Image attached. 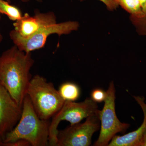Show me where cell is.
Wrapping results in <instances>:
<instances>
[{
    "label": "cell",
    "mask_w": 146,
    "mask_h": 146,
    "mask_svg": "<svg viewBox=\"0 0 146 146\" xmlns=\"http://www.w3.org/2000/svg\"><path fill=\"white\" fill-rule=\"evenodd\" d=\"M6 0H0V13L6 15L11 21L16 22L20 20L23 16L21 10Z\"/></svg>",
    "instance_id": "13"
},
{
    "label": "cell",
    "mask_w": 146,
    "mask_h": 146,
    "mask_svg": "<svg viewBox=\"0 0 146 146\" xmlns=\"http://www.w3.org/2000/svg\"><path fill=\"white\" fill-rule=\"evenodd\" d=\"M6 1H7L9 2H10V0H6ZM1 14L0 13V20H1Z\"/></svg>",
    "instance_id": "23"
},
{
    "label": "cell",
    "mask_w": 146,
    "mask_h": 146,
    "mask_svg": "<svg viewBox=\"0 0 146 146\" xmlns=\"http://www.w3.org/2000/svg\"><path fill=\"white\" fill-rule=\"evenodd\" d=\"M50 124L48 120L39 118L26 95L22 106L21 118L14 128L6 135L4 143L23 140L27 141L31 146H49Z\"/></svg>",
    "instance_id": "2"
},
{
    "label": "cell",
    "mask_w": 146,
    "mask_h": 146,
    "mask_svg": "<svg viewBox=\"0 0 146 146\" xmlns=\"http://www.w3.org/2000/svg\"><path fill=\"white\" fill-rule=\"evenodd\" d=\"M106 97V92L102 89H94L91 93V98L96 103L104 102Z\"/></svg>",
    "instance_id": "15"
},
{
    "label": "cell",
    "mask_w": 146,
    "mask_h": 146,
    "mask_svg": "<svg viewBox=\"0 0 146 146\" xmlns=\"http://www.w3.org/2000/svg\"><path fill=\"white\" fill-rule=\"evenodd\" d=\"M80 1L84 0H78ZM104 4L107 8L110 10L112 11L116 9L119 5L115 0H99Z\"/></svg>",
    "instance_id": "16"
},
{
    "label": "cell",
    "mask_w": 146,
    "mask_h": 146,
    "mask_svg": "<svg viewBox=\"0 0 146 146\" xmlns=\"http://www.w3.org/2000/svg\"><path fill=\"white\" fill-rule=\"evenodd\" d=\"M99 110L97 103L91 98H86L80 102L65 101L60 110L52 117L50 124L49 146L56 145L58 132L57 128L61 121H67L70 125H73L80 123Z\"/></svg>",
    "instance_id": "5"
},
{
    "label": "cell",
    "mask_w": 146,
    "mask_h": 146,
    "mask_svg": "<svg viewBox=\"0 0 146 146\" xmlns=\"http://www.w3.org/2000/svg\"><path fill=\"white\" fill-rule=\"evenodd\" d=\"M79 27V24L76 21H67L50 26L27 38L18 36L12 30L9 35L15 46L21 50L29 53L43 48L48 37L51 35L57 34L60 36L63 35L69 34L78 30Z\"/></svg>",
    "instance_id": "7"
},
{
    "label": "cell",
    "mask_w": 146,
    "mask_h": 146,
    "mask_svg": "<svg viewBox=\"0 0 146 146\" xmlns=\"http://www.w3.org/2000/svg\"><path fill=\"white\" fill-rule=\"evenodd\" d=\"M144 13L145 15L143 18L131 21L136 27L138 33L142 35H146V7Z\"/></svg>",
    "instance_id": "14"
},
{
    "label": "cell",
    "mask_w": 146,
    "mask_h": 146,
    "mask_svg": "<svg viewBox=\"0 0 146 146\" xmlns=\"http://www.w3.org/2000/svg\"><path fill=\"white\" fill-rule=\"evenodd\" d=\"M139 146H146V131L144 133L141 138Z\"/></svg>",
    "instance_id": "18"
},
{
    "label": "cell",
    "mask_w": 146,
    "mask_h": 146,
    "mask_svg": "<svg viewBox=\"0 0 146 146\" xmlns=\"http://www.w3.org/2000/svg\"><path fill=\"white\" fill-rule=\"evenodd\" d=\"M106 92V98L102 110H100L101 130L95 146L108 145L112 138L119 133H124L130 124L120 121L115 112V88L114 82L111 81Z\"/></svg>",
    "instance_id": "4"
},
{
    "label": "cell",
    "mask_w": 146,
    "mask_h": 146,
    "mask_svg": "<svg viewBox=\"0 0 146 146\" xmlns=\"http://www.w3.org/2000/svg\"><path fill=\"white\" fill-rule=\"evenodd\" d=\"M139 1L141 3V7L144 12L146 7V0H139Z\"/></svg>",
    "instance_id": "19"
},
{
    "label": "cell",
    "mask_w": 146,
    "mask_h": 146,
    "mask_svg": "<svg viewBox=\"0 0 146 146\" xmlns=\"http://www.w3.org/2000/svg\"><path fill=\"white\" fill-rule=\"evenodd\" d=\"M34 63L31 52L21 50L14 45L0 56V82L22 107L32 77Z\"/></svg>",
    "instance_id": "1"
},
{
    "label": "cell",
    "mask_w": 146,
    "mask_h": 146,
    "mask_svg": "<svg viewBox=\"0 0 146 146\" xmlns=\"http://www.w3.org/2000/svg\"><path fill=\"white\" fill-rule=\"evenodd\" d=\"M56 23L53 12L41 13L35 11L34 16L25 13L20 20L14 22L12 31L23 38H27L50 26Z\"/></svg>",
    "instance_id": "9"
},
{
    "label": "cell",
    "mask_w": 146,
    "mask_h": 146,
    "mask_svg": "<svg viewBox=\"0 0 146 146\" xmlns=\"http://www.w3.org/2000/svg\"><path fill=\"white\" fill-rule=\"evenodd\" d=\"M3 40V36L1 33V31H0V43H1Z\"/></svg>",
    "instance_id": "21"
},
{
    "label": "cell",
    "mask_w": 146,
    "mask_h": 146,
    "mask_svg": "<svg viewBox=\"0 0 146 146\" xmlns=\"http://www.w3.org/2000/svg\"><path fill=\"white\" fill-rule=\"evenodd\" d=\"M22 113V107L0 82V136L3 140L16 125Z\"/></svg>",
    "instance_id": "8"
},
{
    "label": "cell",
    "mask_w": 146,
    "mask_h": 146,
    "mask_svg": "<svg viewBox=\"0 0 146 146\" xmlns=\"http://www.w3.org/2000/svg\"><path fill=\"white\" fill-rule=\"evenodd\" d=\"M5 143L3 140L1 136H0V146H4Z\"/></svg>",
    "instance_id": "20"
},
{
    "label": "cell",
    "mask_w": 146,
    "mask_h": 146,
    "mask_svg": "<svg viewBox=\"0 0 146 146\" xmlns=\"http://www.w3.org/2000/svg\"><path fill=\"white\" fill-rule=\"evenodd\" d=\"M27 95L40 119L48 120L59 110L65 101L52 82L39 75L32 78Z\"/></svg>",
    "instance_id": "3"
},
{
    "label": "cell",
    "mask_w": 146,
    "mask_h": 146,
    "mask_svg": "<svg viewBox=\"0 0 146 146\" xmlns=\"http://www.w3.org/2000/svg\"><path fill=\"white\" fill-rule=\"evenodd\" d=\"M142 108L144 114L143 121L138 129L123 136L115 135L108 146H139L143 135L146 131V104L143 96H133Z\"/></svg>",
    "instance_id": "10"
},
{
    "label": "cell",
    "mask_w": 146,
    "mask_h": 146,
    "mask_svg": "<svg viewBox=\"0 0 146 146\" xmlns=\"http://www.w3.org/2000/svg\"><path fill=\"white\" fill-rule=\"evenodd\" d=\"M60 96L65 101L74 102L79 98L80 90L78 85L72 82L62 84L58 90Z\"/></svg>",
    "instance_id": "12"
},
{
    "label": "cell",
    "mask_w": 146,
    "mask_h": 146,
    "mask_svg": "<svg viewBox=\"0 0 146 146\" xmlns=\"http://www.w3.org/2000/svg\"><path fill=\"white\" fill-rule=\"evenodd\" d=\"M30 144L25 140H18L12 143L5 144L4 146H30Z\"/></svg>",
    "instance_id": "17"
},
{
    "label": "cell",
    "mask_w": 146,
    "mask_h": 146,
    "mask_svg": "<svg viewBox=\"0 0 146 146\" xmlns=\"http://www.w3.org/2000/svg\"><path fill=\"white\" fill-rule=\"evenodd\" d=\"M21 1H22L24 2H27L29 1V0H21ZM35 1L38 2H41L42 0H35Z\"/></svg>",
    "instance_id": "22"
},
{
    "label": "cell",
    "mask_w": 146,
    "mask_h": 146,
    "mask_svg": "<svg viewBox=\"0 0 146 146\" xmlns=\"http://www.w3.org/2000/svg\"><path fill=\"white\" fill-rule=\"evenodd\" d=\"M99 111L86 118L84 123L58 131L56 146H90L92 136L100 127Z\"/></svg>",
    "instance_id": "6"
},
{
    "label": "cell",
    "mask_w": 146,
    "mask_h": 146,
    "mask_svg": "<svg viewBox=\"0 0 146 146\" xmlns=\"http://www.w3.org/2000/svg\"><path fill=\"white\" fill-rule=\"evenodd\" d=\"M119 5L130 13L131 20H138L144 17L143 11L139 0H115Z\"/></svg>",
    "instance_id": "11"
}]
</instances>
